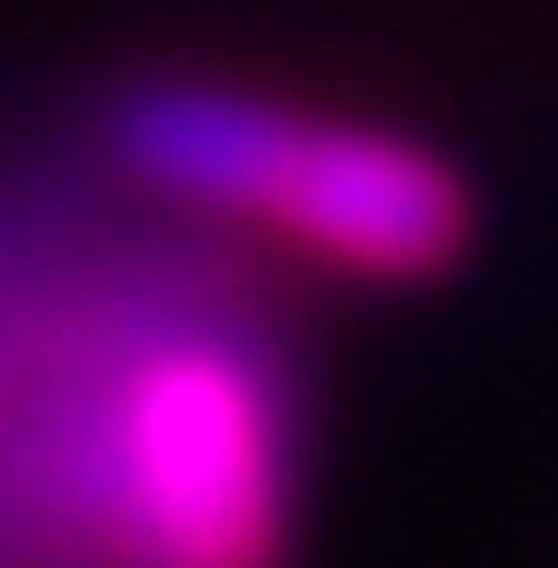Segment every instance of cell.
I'll list each match as a JSON object with an SVG mask.
<instances>
[{"mask_svg": "<svg viewBox=\"0 0 558 568\" xmlns=\"http://www.w3.org/2000/svg\"><path fill=\"white\" fill-rule=\"evenodd\" d=\"M100 210L60 170L0 180V568H290L310 509L290 320Z\"/></svg>", "mask_w": 558, "mask_h": 568, "instance_id": "1", "label": "cell"}, {"mask_svg": "<svg viewBox=\"0 0 558 568\" xmlns=\"http://www.w3.org/2000/svg\"><path fill=\"white\" fill-rule=\"evenodd\" d=\"M80 140L130 200L170 220H260L359 280H439L479 230L449 150L379 120H319L200 70L110 80Z\"/></svg>", "mask_w": 558, "mask_h": 568, "instance_id": "2", "label": "cell"}]
</instances>
